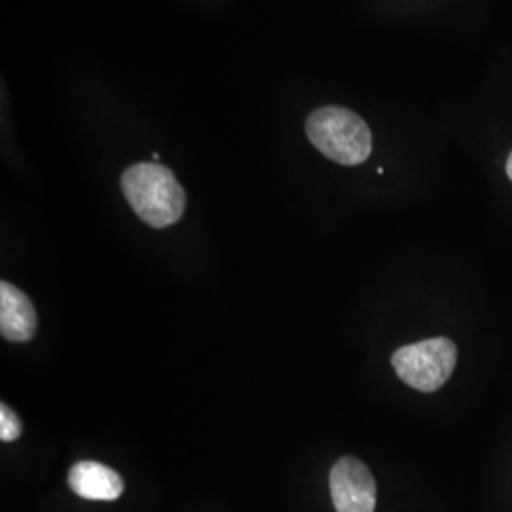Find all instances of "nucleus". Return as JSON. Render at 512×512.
Masks as SVG:
<instances>
[{"instance_id": "obj_8", "label": "nucleus", "mask_w": 512, "mask_h": 512, "mask_svg": "<svg viewBox=\"0 0 512 512\" xmlns=\"http://www.w3.org/2000/svg\"><path fill=\"white\" fill-rule=\"evenodd\" d=\"M507 175H509V179L512 181V152L509 160H507Z\"/></svg>"}, {"instance_id": "obj_2", "label": "nucleus", "mask_w": 512, "mask_h": 512, "mask_svg": "<svg viewBox=\"0 0 512 512\" xmlns=\"http://www.w3.org/2000/svg\"><path fill=\"white\" fill-rule=\"evenodd\" d=\"M306 133L311 145L340 165H359L372 152V133L365 120L342 107H323L310 114Z\"/></svg>"}, {"instance_id": "obj_4", "label": "nucleus", "mask_w": 512, "mask_h": 512, "mask_svg": "<svg viewBox=\"0 0 512 512\" xmlns=\"http://www.w3.org/2000/svg\"><path fill=\"white\" fill-rule=\"evenodd\" d=\"M330 497L336 512H374L376 480L363 461L342 458L330 471Z\"/></svg>"}, {"instance_id": "obj_3", "label": "nucleus", "mask_w": 512, "mask_h": 512, "mask_svg": "<svg viewBox=\"0 0 512 512\" xmlns=\"http://www.w3.org/2000/svg\"><path fill=\"white\" fill-rule=\"evenodd\" d=\"M458 363V348L448 338H431L397 349L391 365L404 384L433 393L446 384Z\"/></svg>"}, {"instance_id": "obj_6", "label": "nucleus", "mask_w": 512, "mask_h": 512, "mask_svg": "<svg viewBox=\"0 0 512 512\" xmlns=\"http://www.w3.org/2000/svg\"><path fill=\"white\" fill-rule=\"evenodd\" d=\"M74 494L88 501H116L124 494V480L114 469L97 461L74 463L67 476Z\"/></svg>"}, {"instance_id": "obj_7", "label": "nucleus", "mask_w": 512, "mask_h": 512, "mask_svg": "<svg viewBox=\"0 0 512 512\" xmlns=\"http://www.w3.org/2000/svg\"><path fill=\"white\" fill-rule=\"evenodd\" d=\"M23 425L18 416L14 414L12 408H8V404H0V440L2 442H14L21 437Z\"/></svg>"}, {"instance_id": "obj_5", "label": "nucleus", "mask_w": 512, "mask_h": 512, "mask_svg": "<svg viewBox=\"0 0 512 512\" xmlns=\"http://www.w3.org/2000/svg\"><path fill=\"white\" fill-rule=\"evenodd\" d=\"M38 317L29 296L8 281L0 283V334L8 342H29L37 334Z\"/></svg>"}, {"instance_id": "obj_1", "label": "nucleus", "mask_w": 512, "mask_h": 512, "mask_svg": "<svg viewBox=\"0 0 512 512\" xmlns=\"http://www.w3.org/2000/svg\"><path fill=\"white\" fill-rule=\"evenodd\" d=\"M122 192L137 217L152 228L162 230L183 217L186 194L165 165H131L122 175Z\"/></svg>"}]
</instances>
